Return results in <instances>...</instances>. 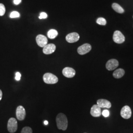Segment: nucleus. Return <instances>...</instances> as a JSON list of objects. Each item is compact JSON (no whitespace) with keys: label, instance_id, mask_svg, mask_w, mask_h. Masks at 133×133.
I'll return each mask as SVG.
<instances>
[{"label":"nucleus","instance_id":"f257e3e1","mask_svg":"<svg viewBox=\"0 0 133 133\" xmlns=\"http://www.w3.org/2000/svg\"><path fill=\"white\" fill-rule=\"evenodd\" d=\"M56 123L58 128L65 131L68 127V122L66 116L63 114L60 113L57 115L56 117Z\"/></svg>","mask_w":133,"mask_h":133},{"label":"nucleus","instance_id":"f03ea898","mask_svg":"<svg viewBox=\"0 0 133 133\" xmlns=\"http://www.w3.org/2000/svg\"><path fill=\"white\" fill-rule=\"evenodd\" d=\"M43 79L46 84H55L58 81V78L57 76L49 72L46 73L43 75Z\"/></svg>","mask_w":133,"mask_h":133},{"label":"nucleus","instance_id":"7ed1b4c3","mask_svg":"<svg viewBox=\"0 0 133 133\" xmlns=\"http://www.w3.org/2000/svg\"><path fill=\"white\" fill-rule=\"evenodd\" d=\"M18 125L16 119L14 118H10L8 123V130L11 133H15L17 129Z\"/></svg>","mask_w":133,"mask_h":133},{"label":"nucleus","instance_id":"20e7f679","mask_svg":"<svg viewBox=\"0 0 133 133\" xmlns=\"http://www.w3.org/2000/svg\"><path fill=\"white\" fill-rule=\"evenodd\" d=\"M113 39L115 43L120 44L125 41V37L119 31H115L113 35Z\"/></svg>","mask_w":133,"mask_h":133},{"label":"nucleus","instance_id":"39448f33","mask_svg":"<svg viewBox=\"0 0 133 133\" xmlns=\"http://www.w3.org/2000/svg\"><path fill=\"white\" fill-rule=\"evenodd\" d=\"M26 110L23 106L19 105L17 108L16 114L18 120L20 121L23 120L26 117Z\"/></svg>","mask_w":133,"mask_h":133},{"label":"nucleus","instance_id":"423d86ee","mask_svg":"<svg viewBox=\"0 0 133 133\" xmlns=\"http://www.w3.org/2000/svg\"><path fill=\"white\" fill-rule=\"evenodd\" d=\"M92 47L90 44L85 43L79 46L77 49V52L80 55H84L90 51Z\"/></svg>","mask_w":133,"mask_h":133},{"label":"nucleus","instance_id":"0eeeda50","mask_svg":"<svg viewBox=\"0 0 133 133\" xmlns=\"http://www.w3.org/2000/svg\"><path fill=\"white\" fill-rule=\"evenodd\" d=\"M120 114L124 119H129L132 115L131 109L128 105H125L121 109Z\"/></svg>","mask_w":133,"mask_h":133},{"label":"nucleus","instance_id":"6e6552de","mask_svg":"<svg viewBox=\"0 0 133 133\" xmlns=\"http://www.w3.org/2000/svg\"><path fill=\"white\" fill-rule=\"evenodd\" d=\"M36 42L38 46L41 48H44L48 44L47 38L43 35H38L37 36Z\"/></svg>","mask_w":133,"mask_h":133},{"label":"nucleus","instance_id":"1a4fd4ad","mask_svg":"<svg viewBox=\"0 0 133 133\" xmlns=\"http://www.w3.org/2000/svg\"><path fill=\"white\" fill-rule=\"evenodd\" d=\"M119 65L118 61L114 59L109 60L106 64V68L109 71H112L117 68Z\"/></svg>","mask_w":133,"mask_h":133},{"label":"nucleus","instance_id":"9d476101","mask_svg":"<svg viewBox=\"0 0 133 133\" xmlns=\"http://www.w3.org/2000/svg\"><path fill=\"white\" fill-rule=\"evenodd\" d=\"M79 35L77 33H71L66 35V39L69 43H74L77 42L79 39Z\"/></svg>","mask_w":133,"mask_h":133},{"label":"nucleus","instance_id":"9b49d317","mask_svg":"<svg viewBox=\"0 0 133 133\" xmlns=\"http://www.w3.org/2000/svg\"><path fill=\"white\" fill-rule=\"evenodd\" d=\"M63 75L68 78L73 77L76 75L75 70L70 67L65 68L62 71Z\"/></svg>","mask_w":133,"mask_h":133},{"label":"nucleus","instance_id":"f8f14e48","mask_svg":"<svg viewBox=\"0 0 133 133\" xmlns=\"http://www.w3.org/2000/svg\"><path fill=\"white\" fill-rule=\"evenodd\" d=\"M56 50V46L53 43H50L46 45L43 48V52L45 54L48 55L52 54Z\"/></svg>","mask_w":133,"mask_h":133},{"label":"nucleus","instance_id":"ddd939ff","mask_svg":"<svg viewBox=\"0 0 133 133\" xmlns=\"http://www.w3.org/2000/svg\"><path fill=\"white\" fill-rule=\"evenodd\" d=\"M90 114L93 117H99L101 115V109L99 105H94L91 109Z\"/></svg>","mask_w":133,"mask_h":133},{"label":"nucleus","instance_id":"4468645a","mask_svg":"<svg viewBox=\"0 0 133 133\" xmlns=\"http://www.w3.org/2000/svg\"><path fill=\"white\" fill-rule=\"evenodd\" d=\"M97 105L101 108H108L109 109L111 107L110 102L105 99H99L97 101Z\"/></svg>","mask_w":133,"mask_h":133},{"label":"nucleus","instance_id":"2eb2a0df","mask_svg":"<svg viewBox=\"0 0 133 133\" xmlns=\"http://www.w3.org/2000/svg\"><path fill=\"white\" fill-rule=\"evenodd\" d=\"M125 74V71L122 69H118L114 71L113 76L115 78H120L123 76Z\"/></svg>","mask_w":133,"mask_h":133},{"label":"nucleus","instance_id":"dca6fc26","mask_svg":"<svg viewBox=\"0 0 133 133\" xmlns=\"http://www.w3.org/2000/svg\"><path fill=\"white\" fill-rule=\"evenodd\" d=\"M112 8L116 12L119 14H123L124 12L123 9L118 4L114 3L112 5Z\"/></svg>","mask_w":133,"mask_h":133},{"label":"nucleus","instance_id":"f3484780","mask_svg":"<svg viewBox=\"0 0 133 133\" xmlns=\"http://www.w3.org/2000/svg\"><path fill=\"white\" fill-rule=\"evenodd\" d=\"M58 33L56 30L51 29L48 33V37L50 39H54L58 36Z\"/></svg>","mask_w":133,"mask_h":133},{"label":"nucleus","instance_id":"a211bd4d","mask_svg":"<svg viewBox=\"0 0 133 133\" xmlns=\"http://www.w3.org/2000/svg\"><path fill=\"white\" fill-rule=\"evenodd\" d=\"M97 23L101 25H105L107 24V21L105 18L100 17L97 20Z\"/></svg>","mask_w":133,"mask_h":133},{"label":"nucleus","instance_id":"6ab92c4d","mask_svg":"<svg viewBox=\"0 0 133 133\" xmlns=\"http://www.w3.org/2000/svg\"><path fill=\"white\" fill-rule=\"evenodd\" d=\"M33 131L30 127H25L22 129L21 133H32Z\"/></svg>","mask_w":133,"mask_h":133},{"label":"nucleus","instance_id":"aec40b11","mask_svg":"<svg viewBox=\"0 0 133 133\" xmlns=\"http://www.w3.org/2000/svg\"><path fill=\"white\" fill-rule=\"evenodd\" d=\"M10 17L11 18H18L20 16V14L19 12L16 11H14L11 12L10 14Z\"/></svg>","mask_w":133,"mask_h":133},{"label":"nucleus","instance_id":"412c9836","mask_svg":"<svg viewBox=\"0 0 133 133\" xmlns=\"http://www.w3.org/2000/svg\"><path fill=\"white\" fill-rule=\"evenodd\" d=\"M5 12V8L3 4H0V16H3Z\"/></svg>","mask_w":133,"mask_h":133},{"label":"nucleus","instance_id":"4be33fe9","mask_svg":"<svg viewBox=\"0 0 133 133\" xmlns=\"http://www.w3.org/2000/svg\"><path fill=\"white\" fill-rule=\"evenodd\" d=\"M48 17V15L45 12H42L39 16V19H45Z\"/></svg>","mask_w":133,"mask_h":133},{"label":"nucleus","instance_id":"5701e85b","mask_svg":"<svg viewBox=\"0 0 133 133\" xmlns=\"http://www.w3.org/2000/svg\"><path fill=\"white\" fill-rule=\"evenodd\" d=\"M21 75L19 72H16L15 74V80L17 81H19L20 80L21 78Z\"/></svg>","mask_w":133,"mask_h":133},{"label":"nucleus","instance_id":"b1692460","mask_svg":"<svg viewBox=\"0 0 133 133\" xmlns=\"http://www.w3.org/2000/svg\"><path fill=\"white\" fill-rule=\"evenodd\" d=\"M102 114L104 117H108L109 115V111L108 110H104L102 112Z\"/></svg>","mask_w":133,"mask_h":133},{"label":"nucleus","instance_id":"393cba45","mask_svg":"<svg viewBox=\"0 0 133 133\" xmlns=\"http://www.w3.org/2000/svg\"><path fill=\"white\" fill-rule=\"evenodd\" d=\"M14 2L15 5H19V4L21 2V0H14Z\"/></svg>","mask_w":133,"mask_h":133},{"label":"nucleus","instance_id":"a878e982","mask_svg":"<svg viewBox=\"0 0 133 133\" xmlns=\"http://www.w3.org/2000/svg\"><path fill=\"white\" fill-rule=\"evenodd\" d=\"M2 96H3V93L2 90H0V101L2 99Z\"/></svg>","mask_w":133,"mask_h":133},{"label":"nucleus","instance_id":"bb28decb","mask_svg":"<svg viewBox=\"0 0 133 133\" xmlns=\"http://www.w3.org/2000/svg\"><path fill=\"white\" fill-rule=\"evenodd\" d=\"M44 125H47L48 124V121H44Z\"/></svg>","mask_w":133,"mask_h":133}]
</instances>
